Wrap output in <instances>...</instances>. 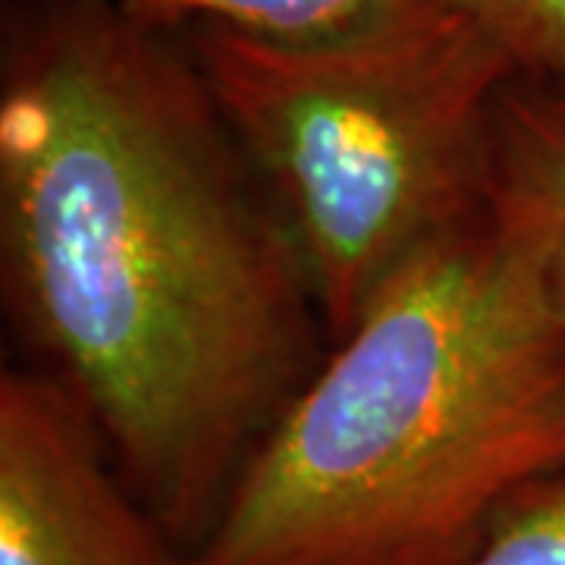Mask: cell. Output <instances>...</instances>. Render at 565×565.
Returning <instances> with one entry per match:
<instances>
[{"instance_id":"6da1fadb","label":"cell","mask_w":565,"mask_h":565,"mask_svg":"<svg viewBox=\"0 0 565 565\" xmlns=\"http://www.w3.org/2000/svg\"><path fill=\"white\" fill-rule=\"evenodd\" d=\"M167 32L120 0L7 13L0 289L29 367L192 556L318 371L323 318L280 204Z\"/></svg>"},{"instance_id":"7a4b0ae2","label":"cell","mask_w":565,"mask_h":565,"mask_svg":"<svg viewBox=\"0 0 565 565\" xmlns=\"http://www.w3.org/2000/svg\"><path fill=\"white\" fill-rule=\"evenodd\" d=\"M565 475V349L490 204L364 305L243 468L192 565H465Z\"/></svg>"},{"instance_id":"3957f363","label":"cell","mask_w":565,"mask_h":565,"mask_svg":"<svg viewBox=\"0 0 565 565\" xmlns=\"http://www.w3.org/2000/svg\"><path fill=\"white\" fill-rule=\"evenodd\" d=\"M185 44L302 248L330 343L405 262L490 207L519 70L446 0H396L311 41L202 22Z\"/></svg>"},{"instance_id":"277c9868","label":"cell","mask_w":565,"mask_h":565,"mask_svg":"<svg viewBox=\"0 0 565 565\" xmlns=\"http://www.w3.org/2000/svg\"><path fill=\"white\" fill-rule=\"evenodd\" d=\"M0 565H192L92 415L35 367L0 374Z\"/></svg>"},{"instance_id":"5b68a950","label":"cell","mask_w":565,"mask_h":565,"mask_svg":"<svg viewBox=\"0 0 565 565\" xmlns=\"http://www.w3.org/2000/svg\"><path fill=\"white\" fill-rule=\"evenodd\" d=\"M490 204L531 248L565 349V85H505Z\"/></svg>"},{"instance_id":"8992f818","label":"cell","mask_w":565,"mask_h":565,"mask_svg":"<svg viewBox=\"0 0 565 565\" xmlns=\"http://www.w3.org/2000/svg\"><path fill=\"white\" fill-rule=\"evenodd\" d=\"M158 29L223 25L267 41H311L371 20L396 0H120Z\"/></svg>"},{"instance_id":"52a82bcc","label":"cell","mask_w":565,"mask_h":565,"mask_svg":"<svg viewBox=\"0 0 565 565\" xmlns=\"http://www.w3.org/2000/svg\"><path fill=\"white\" fill-rule=\"evenodd\" d=\"M478 22L519 76L565 85V0H446Z\"/></svg>"},{"instance_id":"ba28073f","label":"cell","mask_w":565,"mask_h":565,"mask_svg":"<svg viewBox=\"0 0 565 565\" xmlns=\"http://www.w3.org/2000/svg\"><path fill=\"white\" fill-rule=\"evenodd\" d=\"M465 565H565V475L522 490Z\"/></svg>"}]
</instances>
